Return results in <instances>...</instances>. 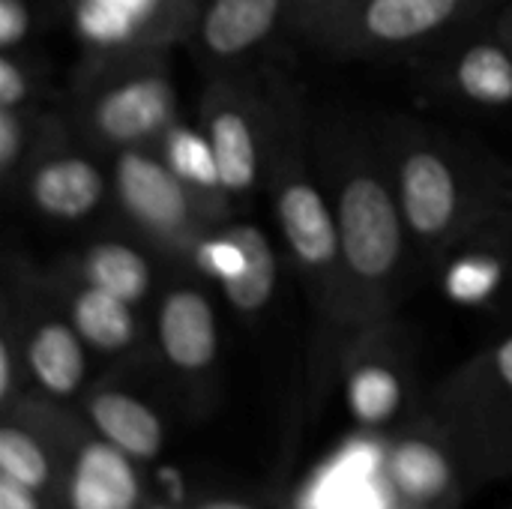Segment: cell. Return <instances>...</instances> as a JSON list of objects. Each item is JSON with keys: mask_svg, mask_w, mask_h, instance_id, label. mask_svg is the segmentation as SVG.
I'll return each instance as SVG.
<instances>
[{"mask_svg": "<svg viewBox=\"0 0 512 509\" xmlns=\"http://www.w3.org/2000/svg\"><path fill=\"white\" fill-rule=\"evenodd\" d=\"M171 54L78 60L63 105L75 135L102 156L153 147L180 117Z\"/></svg>", "mask_w": 512, "mask_h": 509, "instance_id": "5", "label": "cell"}, {"mask_svg": "<svg viewBox=\"0 0 512 509\" xmlns=\"http://www.w3.org/2000/svg\"><path fill=\"white\" fill-rule=\"evenodd\" d=\"M0 321L12 327L21 345L33 393L51 402H69L84 393L90 348L54 294L48 267L27 258L6 261Z\"/></svg>", "mask_w": 512, "mask_h": 509, "instance_id": "9", "label": "cell"}, {"mask_svg": "<svg viewBox=\"0 0 512 509\" xmlns=\"http://www.w3.org/2000/svg\"><path fill=\"white\" fill-rule=\"evenodd\" d=\"M153 150L189 186H195L201 192H210V195H225L222 192V180H219V165H216V156H213V147H210V138H207V132L201 129L198 120L177 117L159 135Z\"/></svg>", "mask_w": 512, "mask_h": 509, "instance_id": "25", "label": "cell"}, {"mask_svg": "<svg viewBox=\"0 0 512 509\" xmlns=\"http://www.w3.org/2000/svg\"><path fill=\"white\" fill-rule=\"evenodd\" d=\"M444 297L462 309L512 300V207L468 228L438 261Z\"/></svg>", "mask_w": 512, "mask_h": 509, "instance_id": "17", "label": "cell"}, {"mask_svg": "<svg viewBox=\"0 0 512 509\" xmlns=\"http://www.w3.org/2000/svg\"><path fill=\"white\" fill-rule=\"evenodd\" d=\"M414 252L435 264L468 228L512 207V171L489 153L411 117L375 120Z\"/></svg>", "mask_w": 512, "mask_h": 509, "instance_id": "2", "label": "cell"}, {"mask_svg": "<svg viewBox=\"0 0 512 509\" xmlns=\"http://www.w3.org/2000/svg\"><path fill=\"white\" fill-rule=\"evenodd\" d=\"M387 453L390 441L381 432L348 435L297 489L294 509H348L363 483L387 474Z\"/></svg>", "mask_w": 512, "mask_h": 509, "instance_id": "22", "label": "cell"}, {"mask_svg": "<svg viewBox=\"0 0 512 509\" xmlns=\"http://www.w3.org/2000/svg\"><path fill=\"white\" fill-rule=\"evenodd\" d=\"M420 84L456 108H512V45L495 30L492 12L420 57Z\"/></svg>", "mask_w": 512, "mask_h": 509, "instance_id": "12", "label": "cell"}, {"mask_svg": "<svg viewBox=\"0 0 512 509\" xmlns=\"http://www.w3.org/2000/svg\"><path fill=\"white\" fill-rule=\"evenodd\" d=\"M264 195L315 318V348L321 351L336 318L342 255L330 192L315 159V117L303 93L285 81L279 126L264 174ZM315 351V354H318Z\"/></svg>", "mask_w": 512, "mask_h": 509, "instance_id": "3", "label": "cell"}, {"mask_svg": "<svg viewBox=\"0 0 512 509\" xmlns=\"http://www.w3.org/2000/svg\"><path fill=\"white\" fill-rule=\"evenodd\" d=\"M111 207L120 228L147 243L168 267L180 270L195 243L216 225L237 216L225 195H210L180 180L153 147H132L108 156Z\"/></svg>", "mask_w": 512, "mask_h": 509, "instance_id": "7", "label": "cell"}, {"mask_svg": "<svg viewBox=\"0 0 512 509\" xmlns=\"http://www.w3.org/2000/svg\"><path fill=\"white\" fill-rule=\"evenodd\" d=\"M48 66L33 48L0 51V108L45 105Z\"/></svg>", "mask_w": 512, "mask_h": 509, "instance_id": "26", "label": "cell"}, {"mask_svg": "<svg viewBox=\"0 0 512 509\" xmlns=\"http://www.w3.org/2000/svg\"><path fill=\"white\" fill-rule=\"evenodd\" d=\"M282 90V75H249L246 69L213 75L201 90L195 120L210 138L222 192L237 213L252 204L258 189H264Z\"/></svg>", "mask_w": 512, "mask_h": 509, "instance_id": "8", "label": "cell"}, {"mask_svg": "<svg viewBox=\"0 0 512 509\" xmlns=\"http://www.w3.org/2000/svg\"><path fill=\"white\" fill-rule=\"evenodd\" d=\"M210 288L195 273L174 270L153 300L150 348L165 375L189 396L207 390L219 366V315Z\"/></svg>", "mask_w": 512, "mask_h": 509, "instance_id": "11", "label": "cell"}, {"mask_svg": "<svg viewBox=\"0 0 512 509\" xmlns=\"http://www.w3.org/2000/svg\"><path fill=\"white\" fill-rule=\"evenodd\" d=\"M294 0H201L186 48L207 78L243 72L279 30L291 27Z\"/></svg>", "mask_w": 512, "mask_h": 509, "instance_id": "16", "label": "cell"}, {"mask_svg": "<svg viewBox=\"0 0 512 509\" xmlns=\"http://www.w3.org/2000/svg\"><path fill=\"white\" fill-rule=\"evenodd\" d=\"M54 264L144 309L159 294V267L165 261L147 243H141L132 231L117 228V231L90 237L87 243L69 249Z\"/></svg>", "mask_w": 512, "mask_h": 509, "instance_id": "18", "label": "cell"}, {"mask_svg": "<svg viewBox=\"0 0 512 509\" xmlns=\"http://www.w3.org/2000/svg\"><path fill=\"white\" fill-rule=\"evenodd\" d=\"M63 486L66 509H138L144 498L135 459L99 435L78 438Z\"/></svg>", "mask_w": 512, "mask_h": 509, "instance_id": "21", "label": "cell"}, {"mask_svg": "<svg viewBox=\"0 0 512 509\" xmlns=\"http://www.w3.org/2000/svg\"><path fill=\"white\" fill-rule=\"evenodd\" d=\"M492 24H495V30L512 45V0H501L492 9Z\"/></svg>", "mask_w": 512, "mask_h": 509, "instance_id": "30", "label": "cell"}, {"mask_svg": "<svg viewBox=\"0 0 512 509\" xmlns=\"http://www.w3.org/2000/svg\"><path fill=\"white\" fill-rule=\"evenodd\" d=\"M48 279L66 315L72 318L75 330L81 333L84 345L90 348V354L117 360V357H132L141 348H147L150 339L144 333L138 306L72 276L69 270L57 264L48 267Z\"/></svg>", "mask_w": 512, "mask_h": 509, "instance_id": "19", "label": "cell"}, {"mask_svg": "<svg viewBox=\"0 0 512 509\" xmlns=\"http://www.w3.org/2000/svg\"><path fill=\"white\" fill-rule=\"evenodd\" d=\"M201 0H66L81 60L171 54L186 48Z\"/></svg>", "mask_w": 512, "mask_h": 509, "instance_id": "10", "label": "cell"}, {"mask_svg": "<svg viewBox=\"0 0 512 509\" xmlns=\"http://www.w3.org/2000/svg\"><path fill=\"white\" fill-rule=\"evenodd\" d=\"M387 477L408 509L444 507L465 483L453 447L429 420L390 441Z\"/></svg>", "mask_w": 512, "mask_h": 509, "instance_id": "20", "label": "cell"}, {"mask_svg": "<svg viewBox=\"0 0 512 509\" xmlns=\"http://www.w3.org/2000/svg\"><path fill=\"white\" fill-rule=\"evenodd\" d=\"M66 21V0H0V51L33 48L36 36Z\"/></svg>", "mask_w": 512, "mask_h": 509, "instance_id": "27", "label": "cell"}, {"mask_svg": "<svg viewBox=\"0 0 512 509\" xmlns=\"http://www.w3.org/2000/svg\"><path fill=\"white\" fill-rule=\"evenodd\" d=\"M336 363L342 369L348 414L360 429L384 432L405 414L411 399V363L408 339L396 318L354 333Z\"/></svg>", "mask_w": 512, "mask_h": 509, "instance_id": "15", "label": "cell"}, {"mask_svg": "<svg viewBox=\"0 0 512 509\" xmlns=\"http://www.w3.org/2000/svg\"><path fill=\"white\" fill-rule=\"evenodd\" d=\"M315 159L336 210L342 255L333 330L315 357L324 366L327 360H339L354 333L396 318L417 252L387 174L375 123L357 114L324 111L315 117Z\"/></svg>", "mask_w": 512, "mask_h": 509, "instance_id": "1", "label": "cell"}, {"mask_svg": "<svg viewBox=\"0 0 512 509\" xmlns=\"http://www.w3.org/2000/svg\"><path fill=\"white\" fill-rule=\"evenodd\" d=\"M402 498L396 495V489H393V483H390V477L384 474V477H375V480H369V483H363L357 492H354V498H351V504L348 509H402Z\"/></svg>", "mask_w": 512, "mask_h": 509, "instance_id": "28", "label": "cell"}, {"mask_svg": "<svg viewBox=\"0 0 512 509\" xmlns=\"http://www.w3.org/2000/svg\"><path fill=\"white\" fill-rule=\"evenodd\" d=\"M180 270L213 285L243 321L261 318L279 288V252L270 234L240 213L207 231Z\"/></svg>", "mask_w": 512, "mask_h": 509, "instance_id": "13", "label": "cell"}, {"mask_svg": "<svg viewBox=\"0 0 512 509\" xmlns=\"http://www.w3.org/2000/svg\"><path fill=\"white\" fill-rule=\"evenodd\" d=\"M201 509H255V507H249V504H243V501L216 498V501H207V504H201Z\"/></svg>", "mask_w": 512, "mask_h": 509, "instance_id": "31", "label": "cell"}, {"mask_svg": "<svg viewBox=\"0 0 512 509\" xmlns=\"http://www.w3.org/2000/svg\"><path fill=\"white\" fill-rule=\"evenodd\" d=\"M0 509H45L39 492L27 489L24 483L0 474Z\"/></svg>", "mask_w": 512, "mask_h": 509, "instance_id": "29", "label": "cell"}, {"mask_svg": "<svg viewBox=\"0 0 512 509\" xmlns=\"http://www.w3.org/2000/svg\"><path fill=\"white\" fill-rule=\"evenodd\" d=\"M153 509H168V507H153Z\"/></svg>", "mask_w": 512, "mask_h": 509, "instance_id": "32", "label": "cell"}, {"mask_svg": "<svg viewBox=\"0 0 512 509\" xmlns=\"http://www.w3.org/2000/svg\"><path fill=\"white\" fill-rule=\"evenodd\" d=\"M501 0H294L291 33L333 60L426 57Z\"/></svg>", "mask_w": 512, "mask_h": 509, "instance_id": "4", "label": "cell"}, {"mask_svg": "<svg viewBox=\"0 0 512 509\" xmlns=\"http://www.w3.org/2000/svg\"><path fill=\"white\" fill-rule=\"evenodd\" d=\"M15 198L42 222L81 225L111 204L108 156L84 144L75 129H66L27 165Z\"/></svg>", "mask_w": 512, "mask_h": 509, "instance_id": "14", "label": "cell"}, {"mask_svg": "<svg viewBox=\"0 0 512 509\" xmlns=\"http://www.w3.org/2000/svg\"><path fill=\"white\" fill-rule=\"evenodd\" d=\"M87 429L135 462H153L165 447V420L138 393L120 384H96L84 393Z\"/></svg>", "mask_w": 512, "mask_h": 509, "instance_id": "23", "label": "cell"}, {"mask_svg": "<svg viewBox=\"0 0 512 509\" xmlns=\"http://www.w3.org/2000/svg\"><path fill=\"white\" fill-rule=\"evenodd\" d=\"M66 129L72 126L63 108H0V186L6 198H15L27 165Z\"/></svg>", "mask_w": 512, "mask_h": 509, "instance_id": "24", "label": "cell"}, {"mask_svg": "<svg viewBox=\"0 0 512 509\" xmlns=\"http://www.w3.org/2000/svg\"><path fill=\"white\" fill-rule=\"evenodd\" d=\"M453 447L471 486L512 477V333L465 360L426 417Z\"/></svg>", "mask_w": 512, "mask_h": 509, "instance_id": "6", "label": "cell"}]
</instances>
